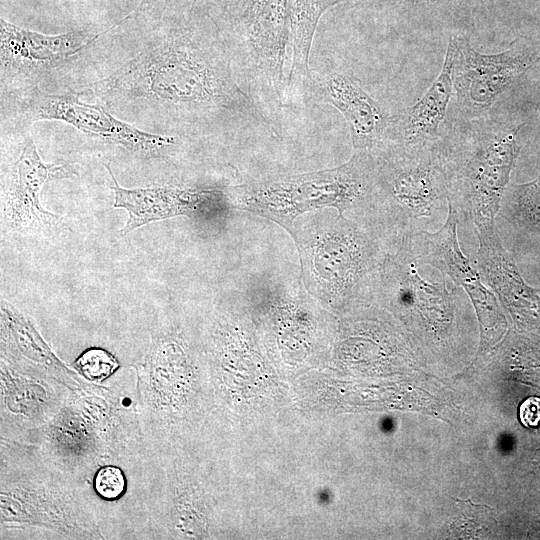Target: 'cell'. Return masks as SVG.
<instances>
[{
    "label": "cell",
    "instance_id": "cell-5",
    "mask_svg": "<svg viewBox=\"0 0 540 540\" xmlns=\"http://www.w3.org/2000/svg\"><path fill=\"white\" fill-rule=\"evenodd\" d=\"M226 42L259 101L279 120L286 100L284 76L290 37L288 0H236Z\"/></svg>",
    "mask_w": 540,
    "mask_h": 540
},
{
    "label": "cell",
    "instance_id": "cell-3",
    "mask_svg": "<svg viewBox=\"0 0 540 540\" xmlns=\"http://www.w3.org/2000/svg\"><path fill=\"white\" fill-rule=\"evenodd\" d=\"M377 189L378 156L366 150H356L335 168L226 187L233 209L266 218L288 233L298 217L322 209L367 220Z\"/></svg>",
    "mask_w": 540,
    "mask_h": 540
},
{
    "label": "cell",
    "instance_id": "cell-16",
    "mask_svg": "<svg viewBox=\"0 0 540 540\" xmlns=\"http://www.w3.org/2000/svg\"><path fill=\"white\" fill-rule=\"evenodd\" d=\"M474 265L483 280L517 320L540 324V294L526 284L495 228L476 231Z\"/></svg>",
    "mask_w": 540,
    "mask_h": 540
},
{
    "label": "cell",
    "instance_id": "cell-11",
    "mask_svg": "<svg viewBox=\"0 0 540 540\" xmlns=\"http://www.w3.org/2000/svg\"><path fill=\"white\" fill-rule=\"evenodd\" d=\"M80 93L44 94L31 99L27 114L31 121H60L77 130L125 147L132 152L156 153L173 146V136L137 129L113 116L101 104L79 99Z\"/></svg>",
    "mask_w": 540,
    "mask_h": 540
},
{
    "label": "cell",
    "instance_id": "cell-13",
    "mask_svg": "<svg viewBox=\"0 0 540 540\" xmlns=\"http://www.w3.org/2000/svg\"><path fill=\"white\" fill-rule=\"evenodd\" d=\"M310 88L346 119L355 150L379 151L387 139L389 118L357 80L339 72L311 77Z\"/></svg>",
    "mask_w": 540,
    "mask_h": 540
},
{
    "label": "cell",
    "instance_id": "cell-1",
    "mask_svg": "<svg viewBox=\"0 0 540 540\" xmlns=\"http://www.w3.org/2000/svg\"><path fill=\"white\" fill-rule=\"evenodd\" d=\"M107 101L143 103L182 120L279 137L280 122L259 101L223 37L178 28L94 85Z\"/></svg>",
    "mask_w": 540,
    "mask_h": 540
},
{
    "label": "cell",
    "instance_id": "cell-12",
    "mask_svg": "<svg viewBox=\"0 0 540 540\" xmlns=\"http://www.w3.org/2000/svg\"><path fill=\"white\" fill-rule=\"evenodd\" d=\"M72 174L70 164L42 161L35 143L27 142L10 168L3 209L6 225L19 233H43L55 228L62 217L43 207L40 193L48 181Z\"/></svg>",
    "mask_w": 540,
    "mask_h": 540
},
{
    "label": "cell",
    "instance_id": "cell-6",
    "mask_svg": "<svg viewBox=\"0 0 540 540\" xmlns=\"http://www.w3.org/2000/svg\"><path fill=\"white\" fill-rule=\"evenodd\" d=\"M518 126L443 149L448 177V203L459 221H470L476 231L496 227V217L519 154Z\"/></svg>",
    "mask_w": 540,
    "mask_h": 540
},
{
    "label": "cell",
    "instance_id": "cell-9",
    "mask_svg": "<svg viewBox=\"0 0 540 540\" xmlns=\"http://www.w3.org/2000/svg\"><path fill=\"white\" fill-rule=\"evenodd\" d=\"M1 495L3 521L42 526L73 538L99 535L92 514L64 483L41 478H27L10 486L2 482Z\"/></svg>",
    "mask_w": 540,
    "mask_h": 540
},
{
    "label": "cell",
    "instance_id": "cell-17",
    "mask_svg": "<svg viewBox=\"0 0 540 540\" xmlns=\"http://www.w3.org/2000/svg\"><path fill=\"white\" fill-rule=\"evenodd\" d=\"M337 0H294L290 11L292 60L287 77V96L300 87L309 89L311 73L309 55L314 34L322 14Z\"/></svg>",
    "mask_w": 540,
    "mask_h": 540
},
{
    "label": "cell",
    "instance_id": "cell-14",
    "mask_svg": "<svg viewBox=\"0 0 540 540\" xmlns=\"http://www.w3.org/2000/svg\"><path fill=\"white\" fill-rule=\"evenodd\" d=\"M455 36L449 38L442 69L425 94L398 118L389 119L386 144L401 148L440 150L434 141L444 120L453 90Z\"/></svg>",
    "mask_w": 540,
    "mask_h": 540
},
{
    "label": "cell",
    "instance_id": "cell-15",
    "mask_svg": "<svg viewBox=\"0 0 540 540\" xmlns=\"http://www.w3.org/2000/svg\"><path fill=\"white\" fill-rule=\"evenodd\" d=\"M106 31L79 30L48 35L18 27L1 18L2 68L30 72L53 67L86 49Z\"/></svg>",
    "mask_w": 540,
    "mask_h": 540
},
{
    "label": "cell",
    "instance_id": "cell-7",
    "mask_svg": "<svg viewBox=\"0 0 540 540\" xmlns=\"http://www.w3.org/2000/svg\"><path fill=\"white\" fill-rule=\"evenodd\" d=\"M114 192L113 207L124 209L128 218L119 233L123 236L147 224L186 217L201 225H222L232 210L226 187H122L108 164Z\"/></svg>",
    "mask_w": 540,
    "mask_h": 540
},
{
    "label": "cell",
    "instance_id": "cell-4",
    "mask_svg": "<svg viewBox=\"0 0 540 540\" xmlns=\"http://www.w3.org/2000/svg\"><path fill=\"white\" fill-rule=\"evenodd\" d=\"M375 152L378 189L367 220L393 250L442 221L448 212V177L439 150L387 146Z\"/></svg>",
    "mask_w": 540,
    "mask_h": 540
},
{
    "label": "cell",
    "instance_id": "cell-2",
    "mask_svg": "<svg viewBox=\"0 0 540 540\" xmlns=\"http://www.w3.org/2000/svg\"><path fill=\"white\" fill-rule=\"evenodd\" d=\"M306 291L329 311L345 313L373 302L391 247L367 220L332 209L298 217L289 231Z\"/></svg>",
    "mask_w": 540,
    "mask_h": 540
},
{
    "label": "cell",
    "instance_id": "cell-19",
    "mask_svg": "<svg viewBox=\"0 0 540 540\" xmlns=\"http://www.w3.org/2000/svg\"><path fill=\"white\" fill-rule=\"evenodd\" d=\"M76 366L87 378L100 381L116 370L118 362L109 352L91 348L79 356Z\"/></svg>",
    "mask_w": 540,
    "mask_h": 540
},
{
    "label": "cell",
    "instance_id": "cell-18",
    "mask_svg": "<svg viewBox=\"0 0 540 540\" xmlns=\"http://www.w3.org/2000/svg\"><path fill=\"white\" fill-rule=\"evenodd\" d=\"M497 217L519 233L540 236V175L524 184L508 185Z\"/></svg>",
    "mask_w": 540,
    "mask_h": 540
},
{
    "label": "cell",
    "instance_id": "cell-22",
    "mask_svg": "<svg viewBox=\"0 0 540 540\" xmlns=\"http://www.w3.org/2000/svg\"><path fill=\"white\" fill-rule=\"evenodd\" d=\"M200 0H141L136 13L142 10L158 9L162 11H174L183 7H190Z\"/></svg>",
    "mask_w": 540,
    "mask_h": 540
},
{
    "label": "cell",
    "instance_id": "cell-23",
    "mask_svg": "<svg viewBox=\"0 0 540 540\" xmlns=\"http://www.w3.org/2000/svg\"><path fill=\"white\" fill-rule=\"evenodd\" d=\"M368 1H371V0H337V4H349V5H351V4H359V3H363V2H368ZM408 1L420 2V1H427V0H408Z\"/></svg>",
    "mask_w": 540,
    "mask_h": 540
},
{
    "label": "cell",
    "instance_id": "cell-21",
    "mask_svg": "<svg viewBox=\"0 0 540 540\" xmlns=\"http://www.w3.org/2000/svg\"><path fill=\"white\" fill-rule=\"evenodd\" d=\"M519 419L524 426L540 427V398L529 397L519 408Z\"/></svg>",
    "mask_w": 540,
    "mask_h": 540
},
{
    "label": "cell",
    "instance_id": "cell-8",
    "mask_svg": "<svg viewBox=\"0 0 540 540\" xmlns=\"http://www.w3.org/2000/svg\"><path fill=\"white\" fill-rule=\"evenodd\" d=\"M459 216L448 203V214L437 231H424L407 239L417 264L429 265L446 274L468 295L481 326L482 344L487 347L500 337L506 321L495 295L485 287L477 270L463 255L457 237Z\"/></svg>",
    "mask_w": 540,
    "mask_h": 540
},
{
    "label": "cell",
    "instance_id": "cell-20",
    "mask_svg": "<svg viewBox=\"0 0 540 540\" xmlns=\"http://www.w3.org/2000/svg\"><path fill=\"white\" fill-rule=\"evenodd\" d=\"M125 487V476L116 466L104 465L94 475L93 488L103 499L114 500L120 497Z\"/></svg>",
    "mask_w": 540,
    "mask_h": 540
},
{
    "label": "cell",
    "instance_id": "cell-10",
    "mask_svg": "<svg viewBox=\"0 0 540 540\" xmlns=\"http://www.w3.org/2000/svg\"><path fill=\"white\" fill-rule=\"evenodd\" d=\"M455 39L453 88L464 107L478 112L489 109L538 59L535 48L522 38L505 51L491 55L477 52L464 36Z\"/></svg>",
    "mask_w": 540,
    "mask_h": 540
}]
</instances>
